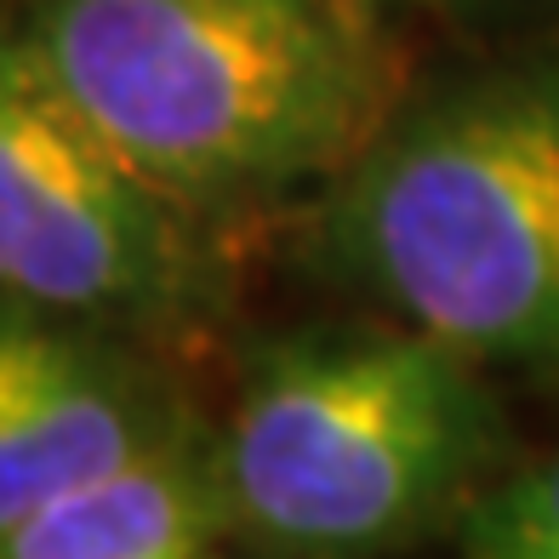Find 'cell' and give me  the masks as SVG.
Instances as JSON below:
<instances>
[{"mask_svg": "<svg viewBox=\"0 0 559 559\" xmlns=\"http://www.w3.org/2000/svg\"><path fill=\"white\" fill-rule=\"evenodd\" d=\"M212 451L240 554L383 559L451 543L525 451L502 383L354 309L228 343Z\"/></svg>", "mask_w": 559, "mask_h": 559, "instance_id": "cell-3", "label": "cell"}, {"mask_svg": "<svg viewBox=\"0 0 559 559\" xmlns=\"http://www.w3.org/2000/svg\"><path fill=\"white\" fill-rule=\"evenodd\" d=\"M354 12H371L405 29L423 46H451V40H479L497 29H520V23L554 17L559 0H343Z\"/></svg>", "mask_w": 559, "mask_h": 559, "instance_id": "cell-8", "label": "cell"}, {"mask_svg": "<svg viewBox=\"0 0 559 559\" xmlns=\"http://www.w3.org/2000/svg\"><path fill=\"white\" fill-rule=\"evenodd\" d=\"M269 258L497 383L559 394V12L428 46Z\"/></svg>", "mask_w": 559, "mask_h": 559, "instance_id": "cell-1", "label": "cell"}, {"mask_svg": "<svg viewBox=\"0 0 559 559\" xmlns=\"http://www.w3.org/2000/svg\"><path fill=\"white\" fill-rule=\"evenodd\" d=\"M269 258L138 177L0 12V302L206 366L246 332Z\"/></svg>", "mask_w": 559, "mask_h": 559, "instance_id": "cell-4", "label": "cell"}, {"mask_svg": "<svg viewBox=\"0 0 559 559\" xmlns=\"http://www.w3.org/2000/svg\"><path fill=\"white\" fill-rule=\"evenodd\" d=\"M12 23L138 177L263 251L428 52L343 0H23Z\"/></svg>", "mask_w": 559, "mask_h": 559, "instance_id": "cell-2", "label": "cell"}, {"mask_svg": "<svg viewBox=\"0 0 559 559\" xmlns=\"http://www.w3.org/2000/svg\"><path fill=\"white\" fill-rule=\"evenodd\" d=\"M206 417L212 400L194 366L0 302V537L52 497Z\"/></svg>", "mask_w": 559, "mask_h": 559, "instance_id": "cell-5", "label": "cell"}, {"mask_svg": "<svg viewBox=\"0 0 559 559\" xmlns=\"http://www.w3.org/2000/svg\"><path fill=\"white\" fill-rule=\"evenodd\" d=\"M451 554L468 559H559V440L520 451L451 531Z\"/></svg>", "mask_w": 559, "mask_h": 559, "instance_id": "cell-7", "label": "cell"}, {"mask_svg": "<svg viewBox=\"0 0 559 559\" xmlns=\"http://www.w3.org/2000/svg\"><path fill=\"white\" fill-rule=\"evenodd\" d=\"M235 548L212 417L35 508L0 559H200Z\"/></svg>", "mask_w": 559, "mask_h": 559, "instance_id": "cell-6", "label": "cell"}]
</instances>
